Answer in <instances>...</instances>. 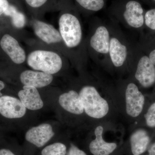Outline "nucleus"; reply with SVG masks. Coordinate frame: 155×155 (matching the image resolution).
<instances>
[{"label":"nucleus","instance_id":"obj_1","mask_svg":"<svg viewBox=\"0 0 155 155\" xmlns=\"http://www.w3.org/2000/svg\"><path fill=\"white\" fill-rule=\"evenodd\" d=\"M79 95L83 104L84 110L88 116L101 119L108 114L109 107L107 102L100 96L94 87H84L81 89Z\"/></svg>","mask_w":155,"mask_h":155},{"label":"nucleus","instance_id":"obj_2","mask_svg":"<svg viewBox=\"0 0 155 155\" xmlns=\"http://www.w3.org/2000/svg\"><path fill=\"white\" fill-rule=\"evenodd\" d=\"M27 61L28 66L34 70L51 75L59 72L63 64L61 57L57 53L43 50L31 53Z\"/></svg>","mask_w":155,"mask_h":155},{"label":"nucleus","instance_id":"obj_3","mask_svg":"<svg viewBox=\"0 0 155 155\" xmlns=\"http://www.w3.org/2000/svg\"><path fill=\"white\" fill-rule=\"evenodd\" d=\"M59 30L62 39L68 47H76L82 39V32L79 20L75 15L64 13L59 20Z\"/></svg>","mask_w":155,"mask_h":155},{"label":"nucleus","instance_id":"obj_4","mask_svg":"<svg viewBox=\"0 0 155 155\" xmlns=\"http://www.w3.org/2000/svg\"><path fill=\"white\" fill-rule=\"evenodd\" d=\"M54 134L52 126L45 123L29 129L25 134V139L29 143L40 148L44 147Z\"/></svg>","mask_w":155,"mask_h":155},{"label":"nucleus","instance_id":"obj_5","mask_svg":"<svg viewBox=\"0 0 155 155\" xmlns=\"http://www.w3.org/2000/svg\"><path fill=\"white\" fill-rule=\"evenodd\" d=\"M126 112L131 117H136L141 113L144 104V97L135 84L130 83L125 93Z\"/></svg>","mask_w":155,"mask_h":155},{"label":"nucleus","instance_id":"obj_6","mask_svg":"<svg viewBox=\"0 0 155 155\" xmlns=\"http://www.w3.org/2000/svg\"><path fill=\"white\" fill-rule=\"evenodd\" d=\"M26 108L20 100L9 96L0 97V114L8 119L22 118L26 113Z\"/></svg>","mask_w":155,"mask_h":155},{"label":"nucleus","instance_id":"obj_7","mask_svg":"<svg viewBox=\"0 0 155 155\" xmlns=\"http://www.w3.org/2000/svg\"><path fill=\"white\" fill-rule=\"evenodd\" d=\"M135 77L144 87H150L155 83V66L147 56H143L139 61Z\"/></svg>","mask_w":155,"mask_h":155},{"label":"nucleus","instance_id":"obj_8","mask_svg":"<svg viewBox=\"0 0 155 155\" xmlns=\"http://www.w3.org/2000/svg\"><path fill=\"white\" fill-rule=\"evenodd\" d=\"M0 45L3 51L15 64H21L25 61V51L13 37L8 34L5 35L1 39Z\"/></svg>","mask_w":155,"mask_h":155},{"label":"nucleus","instance_id":"obj_9","mask_svg":"<svg viewBox=\"0 0 155 155\" xmlns=\"http://www.w3.org/2000/svg\"><path fill=\"white\" fill-rule=\"evenodd\" d=\"M20 80L25 86L41 88L49 85L52 82L53 77L45 72L27 70L22 72Z\"/></svg>","mask_w":155,"mask_h":155},{"label":"nucleus","instance_id":"obj_10","mask_svg":"<svg viewBox=\"0 0 155 155\" xmlns=\"http://www.w3.org/2000/svg\"><path fill=\"white\" fill-rule=\"evenodd\" d=\"M103 127L99 126L95 130L96 138L89 145L90 151L93 155H110L117 147L115 143H108L103 138Z\"/></svg>","mask_w":155,"mask_h":155},{"label":"nucleus","instance_id":"obj_11","mask_svg":"<svg viewBox=\"0 0 155 155\" xmlns=\"http://www.w3.org/2000/svg\"><path fill=\"white\" fill-rule=\"evenodd\" d=\"M33 28L37 36L46 43H57L62 41L60 31L50 24L35 20L33 24Z\"/></svg>","mask_w":155,"mask_h":155},{"label":"nucleus","instance_id":"obj_12","mask_svg":"<svg viewBox=\"0 0 155 155\" xmlns=\"http://www.w3.org/2000/svg\"><path fill=\"white\" fill-rule=\"evenodd\" d=\"M18 96L22 104L31 110H37L43 107L44 103L37 89L24 85L18 93Z\"/></svg>","mask_w":155,"mask_h":155},{"label":"nucleus","instance_id":"obj_13","mask_svg":"<svg viewBox=\"0 0 155 155\" xmlns=\"http://www.w3.org/2000/svg\"><path fill=\"white\" fill-rule=\"evenodd\" d=\"M123 16L126 23L133 28L141 27L144 23L143 9L136 1H130L127 3Z\"/></svg>","mask_w":155,"mask_h":155},{"label":"nucleus","instance_id":"obj_14","mask_svg":"<svg viewBox=\"0 0 155 155\" xmlns=\"http://www.w3.org/2000/svg\"><path fill=\"white\" fill-rule=\"evenodd\" d=\"M59 102L63 109L71 114L80 115L84 111L79 95L75 91H70L61 94Z\"/></svg>","mask_w":155,"mask_h":155},{"label":"nucleus","instance_id":"obj_15","mask_svg":"<svg viewBox=\"0 0 155 155\" xmlns=\"http://www.w3.org/2000/svg\"><path fill=\"white\" fill-rule=\"evenodd\" d=\"M110 32L105 26H99L90 40V45L97 52L109 54L110 41Z\"/></svg>","mask_w":155,"mask_h":155},{"label":"nucleus","instance_id":"obj_16","mask_svg":"<svg viewBox=\"0 0 155 155\" xmlns=\"http://www.w3.org/2000/svg\"><path fill=\"white\" fill-rule=\"evenodd\" d=\"M109 54L114 66L117 67H121L127 59V48L121 43L119 39L116 37L111 38Z\"/></svg>","mask_w":155,"mask_h":155},{"label":"nucleus","instance_id":"obj_17","mask_svg":"<svg viewBox=\"0 0 155 155\" xmlns=\"http://www.w3.org/2000/svg\"><path fill=\"white\" fill-rule=\"evenodd\" d=\"M150 142L149 136L143 130H137L130 138L131 151L133 155H140L146 150Z\"/></svg>","mask_w":155,"mask_h":155},{"label":"nucleus","instance_id":"obj_18","mask_svg":"<svg viewBox=\"0 0 155 155\" xmlns=\"http://www.w3.org/2000/svg\"><path fill=\"white\" fill-rule=\"evenodd\" d=\"M4 14L11 17L12 24L16 28H22L25 26L26 21L25 15L19 12L15 6L9 5Z\"/></svg>","mask_w":155,"mask_h":155},{"label":"nucleus","instance_id":"obj_19","mask_svg":"<svg viewBox=\"0 0 155 155\" xmlns=\"http://www.w3.org/2000/svg\"><path fill=\"white\" fill-rule=\"evenodd\" d=\"M67 148L66 145L61 142H55L47 145L41 150V155H66Z\"/></svg>","mask_w":155,"mask_h":155},{"label":"nucleus","instance_id":"obj_20","mask_svg":"<svg viewBox=\"0 0 155 155\" xmlns=\"http://www.w3.org/2000/svg\"><path fill=\"white\" fill-rule=\"evenodd\" d=\"M81 7L86 10L98 11L104 5V0H75Z\"/></svg>","mask_w":155,"mask_h":155},{"label":"nucleus","instance_id":"obj_21","mask_svg":"<svg viewBox=\"0 0 155 155\" xmlns=\"http://www.w3.org/2000/svg\"><path fill=\"white\" fill-rule=\"evenodd\" d=\"M145 23L148 27L155 31V9L149 10L146 13Z\"/></svg>","mask_w":155,"mask_h":155},{"label":"nucleus","instance_id":"obj_22","mask_svg":"<svg viewBox=\"0 0 155 155\" xmlns=\"http://www.w3.org/2000/svg\"><path fill=\"white\" fill-rule=\"evenodd\" d=\"M146 120L147 125L150 127H155V103L150 107L146 114Z\"/></svg>","mask_w":155,"mask_h":155},{"label":"nucleus","instance_id":"obj_23","mask_svg":"<svg viewBox=\"0 0 155 155\" xmlns=\"http://www.w3.org/2000/svg\"><path fill=\"white\" fill-rule=\"evenodd\" d=\"M50 1L51 0H25L27 5L31 8L34 9L41 8L48 4Z\"/></svg>","mask_w":155,"mask_h":155},{"label":"nucleus","instance_id":"obj_24","mask_svg":"<svg viewBox=\"0 0 155 155\" xmlns=\"http://www.w3.org/2000/svg\"><path fill=\"white\" fill-rule=\"evenodd\" d=\"M67 155H87L85 152L81 150L73 143L70 144Z\"/></svg>","mask_w":155,"mask_h":155},{"label":"nucleus","instance_id":"obj_25","mask_svg":"<svg viewBox=\"0 0 155 155\" xmlns=\"http://www.w3.org/2000/svg\"><path fill=\"white\" fill-rule=\"evenodd\" d=\"M9 5L8 0H0V16L4 14Z\"/></svg>","mask_w":155,"mask_h":155},{"label":"nucleus","instance_id":"obj_26","mask_svg":"<svg viewBox=\"0 0 155 155\" xmlns=\"http://www.w3.org/2000/svg\"><path fill=\"white\" fill-rule=\"evenodd\" d=\"M0 155H16L10 150L2 149L0 150Z\"/></svg>","mask_w":155,"mask_h":155},{"label":"nucleus","instance_id":"obj_27","mask_svg":"<svg viewBox=\"0 0 155 155\" xmlns=\"http://www.w3.org/2000/svg\"><path fill=\"white\" fill-rule=\"evenodd\" d=\"M149 58L153 64L155 66V50H153L151 52Z\"/></svg>","mask_w":155,"mask_h":155},{"label":"nucleus","instance_id":"obj_28","mask_svg":"<svg viewBox=\"0 0 155 155\" xmlns=\"http://www.w3.org/2000/svg\"><path fill=\"white\" fill-rule=\"evenodd\" d=\"M149 155H155V143H153L148 150Z\"/></svg>","mask_w":155,"mask_h":155},{"label":"nucleus","instance_id":"obj_29","mask_svg":"<svg viewBox=\"0 0 155 155\" xmlns=\"http://www.w3.org/2000/svg\"><path fill=\"white\" fill-rule=\"evenodd\" d=\"M5 84H4V82H3L2 81H0V97H2V93H1V91L3 90V89L5 88Z\"/></svg>","mask_w":155,"mask_h":155},{"label":"nucleus","instance_id":"obj_30","mask_svg":"<svg viewBox=\"0 0 155 155\" xmlns=\"http://www.w3.org/2000/svg\"><path fill=\"white\" fill-rule=\"evenodd\" d=\"M154 1H155V0H154Z\"/></svg>","mask_w":155,"mask_h":155}]
</instances>
